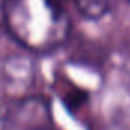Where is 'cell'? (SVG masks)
Wrapping results in <instances>:
<instances>
[{
    "label": "cell",
    "instance_id": "obj_1",
    "mask_svg": "<svg viewBox=\"0 0 130 130\" xmlns=\"http://www.w3.org/2000/svg\"><path fill=\"white\" fill-rule=\"evenodd\" d=\"M0 11L5 29L29 53H50L71 33V20L61 0H2Z\"/></svg>",
    "mask_w": 130,
    "mask_h": 130
},
{
    "label": "cell",
    "instance_id": "obj_2",
    "mask_svg": "<svg viewBox=\"0 0 130 130\" xmlns=\"http://www.w3.org/2000/svg\"><path fill=\"white\" fill-rule=\"evenodd\" d=\"M33 80V70L29 58L26 56H14L5 65V85L8 89V95L18 98L26 97L24 91L30 88Z\"/></svg>",
    "mask_w": 130,
    "mask_h": 130
},
{
    "label": "cell",
    "instance_id": "obj_3",
    "mask_svg": "<svg viewBox=\"0 0 130 130\" xmlns=\"http://www.w3.org/2000/svg\"><path fill=\"white\" fill-rule=\"evenodd\" d=\"M79 14L88 20L103 18L113 6L115 0H73Z\"/></svg>",
    "mask_w": 130,
    "mask_h": 130
},
{
    "label": "cell",
    "instance_id": "obj_4",
    "mask_svg": "<svg viewBox=\"0 0 130 130\" xmlns=\"http://www.w3.org/2000/svg\"><path fill=\"white\" fill-rule=\"evenodd\" d=\"M15 126V100L6 92H0V130H14Z\"/></svg>",
    "mask_w": 130,
    "mask_h": 130
},
{
    "label": "cell",
    "instance_id": "obj_5",
    "mask_svg": "<svg viewBox=\"0 0 130 130\" xmlns=\"http://www.w3.org/2000/svg\"><path fill=\"white\" fill-rule=\"evenodd\" d=\"M32 130H52V129H48V127L44 126V127H36V129H32Z\"/></svg>",
    "mask_w": 130,
    "mask_h": 130
}]
</instances>
